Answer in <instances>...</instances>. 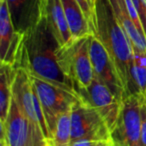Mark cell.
<instances>
[{
  "label": "cell",
  "instance_id": "obj_21",
  "mask_svg": "<svg viewBox=\"0 0 146 146\" xmlns=\"http://www.w3.org/2000/svg\"><path fill=\"white\" fill-rule=\"evenodd\" d=\"M141 146H146V103L144 100L141 108Z\"/></svg>",
  "mask_w": 146,
  "mask_h": 146
},
{
  "label": "cell",
  "instance_id": "obj_16",
  "mask_svg": "<svg viewBox=\"0 0 146 146\" xmlns=\"http://www.w3.org/2000/svg\"><path fill=\"white\" fill-rule=\"evenodd\" d=\"M16 69L4 63L0 65V125L4 124L7 117L12 99V84Z\"/></svg>",
  "mask_w": 146,
  "mask_h": 146
},
{
  "label": "cell",
  "instance_id": "obj_13",
  "mask_svg": "<svg viewBox=\"0 0 146 146\" xmlns=\"http://www.w3.org/2000/svg\"><path fill=\"white\" fill-rule=\"evenodd\" d=\"M45 15L60 48L70 46L75 39L70 32L61 0H46Z\"/></svg>",
  "mask_w": 146,
  "mask_h": 146
},
{
  "label": "cell",
  "instance_id": "obj_3",
  "mask_svg": "<svg viewBox=\"0 0 146 146\" xmlns=\"http://www.w3.org/2000/svg\"><path fill=\"white\" fill-rule=\"evenodd\" d=\"M58 63L74 83L77 93L87 89L95 77L90 57V35L76 39L68 47L59 48Z\"/></svg>",
  "mask_w": 146,
  "mask_h": 146
},
{
  "label": "cell",
  "instance_id": "obj_23",
  "mask_svg": "<svg viewBox=\"0 0 146 146\" xmlns=\"http://www.w3.org/2000/svg\"><path fill=\"white\" fill-rule=\"evenodd\" d=\"M30 146H53V145L50 140L43 139V140H39V141L34 142V143H32Z\"/></svg>",
  "mask_w": 146,
  "mask_h": 146
},
{
  "label": "cell",
  "instance_id": "obj_2",
  "mask_svg": "<svg viewBox=\"0 0 146 146\" xmlns=\"http://www.w3.org/2000/svg\"><path fill=\"white\" fill-rule=\"evenodd\" d=\"M95 36L101 41L113 61L126 95L132 93V62L134 49L116 18L109 0H95Z\"/></svg>",
  "mask_w": 146,
  "mask_h": 146
},
{
  "label": "cell",
  "instance_id": "obj_25",
  "mask_svg": "<svg viewBox=\"0 0 146 146\" xmlns=\"http://www.w3.org/2000/svg\"><path fill=\"white\" fill-rule=\"evenodd\" d=\"M144 102L146 103V96H145V98H144Z\"/></svg>",
  "mask_w": 146,
  "mask_h": 146
},
{
  "label": "cell",
  "instance_id": "obj_22",
  "mask_svg": "<svg viewBox=\"0 0 146 146\" xmlns=\"http://www.w3.org/2000/svg\"><path fill=\"white\" fill-rule=\"evenodd\" d=\"M100 141H95L91 139H77L72 140L70 146H95Z\"/></svg>",
  "mask_w": 146,
  "mask_h": 146
},
{
  "label": "cell",
  "instance_id": "obj_12",
  "mask_svg": "<svg viewBox=\"0 0 146 146\" xmlns=\"http://www.w3.org/2000/svg\"><path fill=\"white\" fill-rule=\"evenodd\" d=\"M46 0H6L14 27L26 34L41 18Z\"/></svg>",
  "mask_w": 146,
  "mask_h": 146
},
{
  "label": "cell",
  "instance_id": "obj_24",
  "mask_svg": "<svg viewBox=\"0 0 146 146\" xmlns=\"http://www.w3.org/2000/svg\"><path fill=\"white\" fill-rule=\"evenodd\" d=\"M111 140H112V139H111ZM107 142H108V141H100V142H98V143L96 144L95 146H106Z\"/></svg>",
  "mask_w": 146,
  "mask_h": 146
},
{
  "label": "cell",
  "instance_id": "obj_15",
  "mask_svg": "<svg viewBox=\"0 0 146 146\" xmlns=\"http://www.w3.org/2000/svg\"><path fill=\"white\" fill-rule=\"evenodd\" d=\"M61 3L73 38L76 40L88 35H93L81 7L75 0H61Z\"/></svg>",
  "mask_w": 146,
  "mask_h": 146
},
{
  "label": "cell",
  "instance_id": "obj_6",
  "mask_svg": "<svg viewBox=\"0 0 146 146\" xmlns=\"http://www.w3.org/2000/svg\"><path fill=\"white\" fill-rule=\"evenodd\" d=\"M71 136L72 140L91 139L95 141H110L111 132L100 114L92 106L82 101L71 110Z\"/></svg>",
  "mask_w": 146,
  "mask_h": 146
},
{
  "label": "cell",
  "instance_id": "obj_4",
  "mask_svg": "<svg viewBox=\"0 0 146 146\" xmlns=\"http://www.w3.org/2000/svg\"><path fill=\"white\" fill-rule=\"evenodd\" d=\"M30 76L52 137L59 117L65 112L72 110L73 106L79 102L81 98L78 94L67 91L32 75Z\"/></svg>",
  "mask_w": 146,
  "mask_h": 146
},
{
  "label": "cell",
  "instance_id": "obj_8",
  "mask_svg": "<svg viewBox=\"0 0 146 146\" xmlns=\"http://www.w3.org/2000/svg\"><path fill=\"white\" fill-rule=\"evenodd\" d=\"M142 101L137 95H129L123 100L117 126L111 135L116 146H141Z\"/></svg>",
  "mask_w": 146,
  "mask_h": 146
},
{
  "label": "cell",
  "instance_id": "obj_14",
  "mask_svg": "<svg viewBox=\"0 0 146 146\" xmlns=\"http://www.w3.org/2000/svg\"><path fill=\"white\" fill-rule=\"evenodd\" d=\"M118 22L131 41L134 52L146 51V37L140 32L131 19L125 0H109Z\"/></svg>",
  "mask_w": 146,
  "mask_h": 146
},
{
  "label": "cell",
  "instance_id": "obj_26",
  "mask_svg": "<svg viewBox=\"0 0 146 146\" xmlns=\"http://www.w3.org/2000/svg\"><path fill=\"white\" fill-rule=\"evenodd\" d=\"M144 2H145V3H146V0H144Z\"/></svg>",
  "mask_w": 146,
  "mask_h": 146
},
{
  "label": "cell",
  "instance_id": "obj_19",
  "mask_svg": "<svg viewBox=\"0 0 146 146\" xmlns=\"http://www.w3.org/2000/svg\"><path fill=\"white\" fill-rule=\"evenodd\" d=\"M83 11L85 18L89 24L92 34L95 35L96 17H95V0H75Z\"/></svg>",
  "mask_w": 146,
  "mask_h": 146
},
{
  "label": "cell",
  "instance_id": "obj_18",
  "mask_svg": "<svg viewBox=\"0 0 146 146\" xmlns=\"http://www.w3.org/2000/svg\"><path fill=\"white\" fill-rule=\"evenodd\" d=\"M53 146H70L72 142L71 136V110L63 113L59 117L52 133L51 139Z\"/></svg>",
  "mask_w": 146,
  "mask_h": 146
},
{
  "label": "cell",
  "instance_id": "obj_20",
  "mask_svg": "<svg viewBox=\"0 0 146 146\" xmlns=\"http://www.w3.org/2000/svg\"><path fill=\"white\" fill-rule=\"evenodd\" d=\"M134 6H135L136 10L139 15L140 21H141L142 27H143L144 33L146 36V3L144 2V0H132Z\"/></svg>",
  "mask_w": 146,
  "mask_h": 146
},
{
  "label": "cell",
  "instance_id": "obj_1",
  "mask_svg": "<svg viewBox=\"0 0 146 146\" xmlns=\"http://www.w3.org/2000/svg\"><path fill=\"white\" fill-rule=\"evenodd\" d=\"M59 48L44 11L38 22L25 34L19 67L26 69L34 77L78 94L72 80L59 66Z\"/></svg>",
  "mask_w": 146,
  "mask_h": 146
},
{
  "label": "cell",
  "instance_id": "obj_17",
  "mask_svg": "<svg viewBox=\"0 0 146 146\" xmlns=\"http://www.w3.org/2000/svg\"><path fill=\"white\" fill-rule=\"evenodd\" d=\"M132 93L144 100L146 96V51H135L132 62Z\"/></svg>",
  "mask_w": 146,
  "mask_h": 146
},
{
  "label": "cell",
  "instance_id": "obj_7",
  "mask_svg": "<svg viewBox=\"0 0 146 146\" xmlns=\"http://www.w3.org/2000/svg\"><path fill=\"white\" fill-rule=\"evenodd\" d=\"M78 94L82 101L92 106L100 114L112 135L121 114L123 100L96 77L87 89L81 90Z\"/></svg>",
  "mask_w": 146,
  "mask_h": 146
},
{
  "label": "cell",
  "instance_id": "obj_5",
  "mask_svg": "<svg viewBox=\"0 0 146 146\" xmlns=\"http://www.w3.org/2000/svg\"><path fill=\"white\" fill-rule=\"evenodd\" d=\"M12 95L33 127L42 132L48 140H51L52 137L50 130L45 120L31 76L28 71L22 67H18L15 72L12 84Z\"/></svg>",
  "mask_w": 146,
  "mask_h": 146
},
{
  "label": "cell",
  "instance_id": "obj_10",
  "mask_svg": "<svg viewBox=\"0 0 146 146\" xmlns=\"http://www.w3.org/2000/svg\"><path fill=\"white\" fill-rule=\"evenodd\" d=\"M25 34L15 29L6 0H0V59L1 63L18 68Z\"/></svg>",
  "mask_w": 146,
  "mask_h": 146
},
{
  "label": "cell",
  "instance_id": "obj_9",
  "mask_svg": "<svg viewBox=\"0 0 146 146\" xmlns=\"http://www.w3.org/2000/svg\"><path fill=\"white\" fill-rule=\"evenodd\" d=\"M0 129L1 136L4 137L7 146H30L39 140H48L42 132L33 127L13 98V95L6 120L4 124L0 125Z\"/></svg>",
  "mask_w": 146,
  "mask_h": 146
},
{
  "label": "cell",
  "instance_id": "obj_11",
  "mask_svg": "<svg viewBox=\"0 0 146 146\" xmlns=\"http://www.w3.org/2000/svg\"><path fill=\"white\" fill-rule=\"evenodd\" d=\"M90 57L95 77L107 85L118 98L125 99L127 97L126 91L115 65L105 47L95 35H90Z\"/></svg>",
  "mask_w": 146,
  "mask_h": 146
}]
</instances>
